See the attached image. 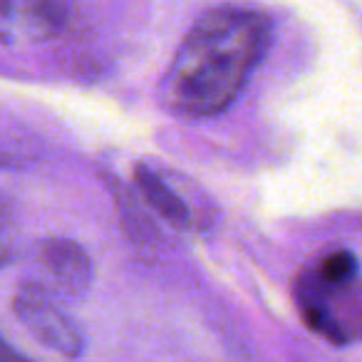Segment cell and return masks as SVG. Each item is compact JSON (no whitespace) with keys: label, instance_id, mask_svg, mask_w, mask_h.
<instances>
[{"label":"cell","instance_id":"9c48e42d","mask_svg":"<svg viewBox=\"0 0 362 362\" xmlns=\"http://www.w3.org/2000/svg\"><path fill=\"white\" fill-rule=\"evenodd\" d=\"M18 357H21V352H16L3 337H0V360H18Z\"/></svg>","mask_w":362,"mask_h":362},{"label":"cell","instance_id":"6da1fadb","mask_svg":"<svg viewBox=\"0 0 362 362\" xmlns=\"http://www.w3.org/2000/svg\"><path fill=\"white\" fill-rule=\"evenodd\" d=\"M271 25L256 11L218 8L189 30L164 80L161 102L184 119L216 117L241 95L266 55Z\"/></svg>","mask_w":362,"mask_h":362},{"label":"cell","instance_id":"ba28073f","mask_svg":"<svg viewBox=\"0 0 362 362\" xmlns=\"http://www.w3.org/2000/svg\"><path fill=\"white\" fill-rule=\"evenodd\" d=\"M11 18H13L11 0H0V42L11 40Z\"/></svg>","mask_w":362,"mask_h":362},{"label":"cell","instance_id":"52a82bcc","mask_svg":"<svg viewBox=\"0 0 362 362\" xmlns=\"http://www.w3.org/2000/svg\"><path fill=\"white\" fill-rule=\"evenodd\" d=\"M18 251V216L8 199L0 197V268L16 258Z\"/></svg>","mask_w":362,"mask_h":362},{"label":"cell","instance_id":"5b68a950","mask_svg":"<svg viewBox=\"0 0 362 362\" xmlns=\"http://www.w3.org/2000/svg\"><path fill=\"white\" fill-rule=\"evenodd\" d=\"M134 184L141 192V197L146 199V204H149L164 221H169L171 226H176V228L192 226L189 204L169 187V181H166L159 171H154L146 164H139L134 169Z\"/></svg>","mask_w":362,"mask_h":362},{"label":"cell","instance_id":"3957f363","mask_svg":"<svg viewBox=\"0 0 362 362\" xmlns=\"http://www.w3.org/2000/svg\"><path fill=\"white\" fill-rule=\"evenodd\" d=\"M13 310L40 345L62 357L82 352V335L72 320L52 303L50 293L37 283H23L13 298Z\"/></svg>","mask_w":362,"mask_h":362},{"label":"cell","instance_id":"8992f818","mask_svg":"<svg viewBox=\"0 0 362 362\" xmlns=\"http://www.w3.org/2000/svg\"><path fill=\"white\" fill-rule=\"evenodd\" d=\"M70 0H25L23 6V25L33 40H52L62 35L70 25Z\"/></svg>","mask_w":362,"mask_h":362},{"label":"cell","instance_id":"7a4b0ae2","mask_svg":"<svg viewBox=\"0 0 362 362\" xmlns=\"http://www.w3.org/2000/svg\"><path fill=\"white\" fill-rule=\"evenodd\" d=\"M298 308L305 322L335 345L362 335V286L357 258L330 251L298 278Z\"/></svg>","mask_w":362,"mask_h":362},{"label":"cell","instance_id":"277c9868","mask_svg":"<svg viewBox=\"0 0 362 362\" xmlns=\"http://www.w3.org/2000/svg\"><path fill=\"white\" fill-rule=\"evenodd\" d=\"M40 261L55 291L65 298H82L92 286V261L87 251L70 238L42 243Z\"/></svg>","mask_w":362,"mask_h":362}]
</instances>
